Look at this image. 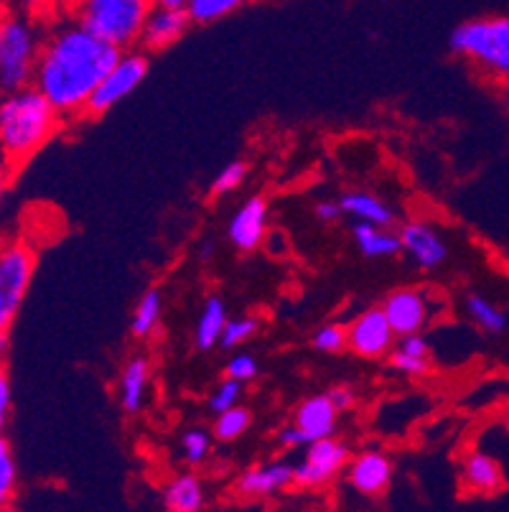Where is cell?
Instances as JSON below:
<instances>
[{
  "mask_svg": "<svg viewBox=\"0 0 509 512\" xmlns=\"http://www.w3.org/2000/svg\"><path fill=\"white\" fill-rule=\"evenodd\" d=\"M120 54L123 49L100 39L77 18L56 23L49 34H44L34 87L44 92L46 100L64 118H77L84 115L92 92L110 72L112 64L118 62Z\"/></svg>",
  "mask_w": 509,
  "mask_h": 512,
  "instance_id": "6da1fadb",
  "label": "cell"
},
{
  "mask_svg": "<svg viewBox=\"0 0 509 512\" xmlns=\"http://www.w3.org/2000/svg\"><path fill=\"white\" fill-rule=\"evenodd\" d=\"M64 115L34 85L0 95V153L16 169L28 164L62 128Z\"/></svg>",
  "mask_w": 509,
  "mask_h": 512,
  "instance_id": "7a4b0ae2",
  "label": "cell"
},
{
  "mask_svg": "<svg viewBox=\"0 0 509 512\" xmlns=\"http://www.w3.org/2000/svg\"><path fill=\"white\" fill-rule=\"evenodd\" d=\"M44 34L26 11H0V95L34 85Z\"/></svg>",
  "mask_w": 509,
  "mask_h": 512,
  "instance_id": "3957f363",
  "label": "cell"
},
{
  "mask_svg": "<svg viewBox=\"0 0 509 512\" xmlns=\"http://www.w3.org/2000/svg\"><path fill=\"white\" fill-rule=\"evenodd\" d=\"M451 49L497 82H509V16H482L461 23Z\"/></svg>",
  "mask_w": 509,
  "mask_h": 512,
  "instance_id": "277c9868",
  "label": "cell"
},
{
  "mask_svg": "<svg viewBox=\"0 0 509 512\" xmlns=\"http://www.w3.org/2000/svg\"><path fill=\"white\" fill-rule=\"evenodd\" d=\"M153 6V0H72V13L100 39L125 51L140 41Z\"/></svg>",
  "mask_w": 509,
  "mask_h": 512,
  "instance_id": "5b68a950",
  "label": "cell"
},
{
  "mask_svg": "<svg viewBox=\"0 0 509 512\" xmlns=\"http://www.w3.org/2000/svg\"><path fill=\"white\" fill-rule=\"evenodd\" d=\"M36 273V253L21 240L0 245V357L11 347V327Z\"/></svg>",
  "mask_w": 509,
  "mask_h": 512,
  "instance_id": "8992f818",
  "label": "cell"
},
{
  "mask_svg": "<svg viewBox=\"0 0 509 512\" xmlns=\"http://www.w3.org/2000/svg\"><path fill=\"white\" fill-rule=\"evenodd\" d=\"M146 74H148L146 54L125 49L123 54L118 57V62L112 64L110 72L102 77V82L97 85V90L92 92L84 115H90V118H100V115L110 113L112 107L118 105V102H123L128 95H133V92L143 85Z\"/></svg>",
  "mask_w": 509,
  "mask_h": 512,
  "instance_id": "52a82bcc",
  "label": "cell"
},
{
  "mask_svg": "<svg viewBox=\"0 0 509 512\" xmlns=\"http://www.w3.org/2000/svg\"><path fill=\"white\" fill-rule=\"evenodd\" d=\"M349 459H352V454H349V446L344 441L331 439V436L311 441L301 464L296 467V487L321 490L349 467Z\"/></svg>",
  "mask_w": 509,
  "mask_h": 512,
  "instance_id": "ba28073f",
  "label": "cell"
},
{
  "mask_svg": "<svg viewBox=\"0 0 509 512\" xmlns=\"http://www.w3.org/2000/svg\"><path fill=\"white\" fill-rule=\"evenodd\" d=\"M395 337L398 334L390 327V321L380 306V309L362 311L352 321V327L347 329V347L364 360H380L387 352H392Z\"/></svg>",
  "mask_w": 509,
  "mask_h": 512,
  "instance_id": "9c48e42d",
  "label": "cell"
},
{
  "mask_svg": "<svg viewBox=\"0 0 509 512\" xmlns=\"http://www.w3.org/2000/svg\"><path fill=\"white\" fill-rule=\"evenodd\" d=\"M382 311H385L387 321H390V327L395 329L398 337L423 332L433 316L431 299L423 291H418V288L392 291L385 299V304H382Z\"/></svg>",
  "mask_w": 509,
  "mask_h": 512,
  "instance_id": "30bf717a",
  "label": "cell"
},
{
  "mask_svg": "<svg viewBox=\"0 0 509 512\" xmlns=\"http://www.w3.org/2000/svg\"><path fill=\"white\" fill-rule=\"evenodd\" d=\"M347 479L352 490L364 497L385 495L392 482V462L390 456L382 451L370 449L362 454L352 456L347 467Z\"/></svg>",
  "mask_w": 509,
  "mask_h": 512,
  "instance_id": "8fae6325",
  "label": "cell"
},
{
  "mask_svg": "<svg viewBox=\"0 0 509 512\" xmlns=\"http://www.w3.org/2000/svg\"><path fill=\"white\" fill-rule=\"evenodd\" d=\"M191 18L186 8H168V6H153L148 13L143 34H140L138 44L146 51H163L168 46H174L176 41L184 39L189 31Z\"/></svg>",
  "mask_w": 509,
  "mask_h": 512,
  "instance_id": "7c38bea8",
  "label": "cell"
},
{
  "mask_svg": "<svg viewBox=\"0 0 509 512\" xmlns=\"http://www.w3.org/2000/svg\"><path fill=\"white\" fill-rule=\"evenodd\" d=\"M296 484V467L286 462H270L263 467H252L237 479L235 490L245 500H265L286 492Z\"/></svg>",
  "mask_w": 509,
  "mask_h": 512,
  "instance_id": "4fadbf2b",
  "label": "cell"
},
{
  "mask_svg": "<svg viewBox=\"0 0 509 512\" xmlns=\"http://www.w3.org/2000/svg\"><path fill=\"white\" fill-rule=\"evenodd\" d=\"M400 242H403V253L413 260V265H418L423 271H433V268H438L448 258L446 240L428 222L418 220L403 225Z\"/></svg>",
  "mask_w": 509,
  "mask_h": 512,
  "instance_id": "5bb4252c",
  "label": "cell"
},
{
  "mask_svg": "<svg viewBox=\"0 0 509 512\" xmlns=\"http://www.w3.org/2000/svg\"><path fill=\"white\" fill-rule=\"evenodd\" d=\"M268 232V202L263 197H252L242 204L230 222V240L242 253H252Z\"/></svg>",
  "mask_w": 509,
  "mask_h": 512,
  "instance_id": "9a60e30c",
  "label": "cell"
},
{
  "mask_svg": "<svg viewBox=\"0 0 509 512\" xmlns=\"http://www.w3.org/2000/svg\"><path fill=\"white\" fill-rule=\"evenodd\" d=\"M461 484L469 495L494 497L507 487L502 464L489 456L487 451H471L461 467Z\"/></svg>",
  "mask_w": 509,
  "mask_h": 512,
  "instance_id": "2e32d148",
  "label": "cell"
},
{
  "mask_svg": "<svg viewBox=\"0 0 509 512\" xmlns=\"http://www.w3.org/2000/svg\"><path fill=\"white\" fill-rule=\"evenodd\" d=\"M336 406L329 400V395H311L296 408V416H293V426L298 428L306 439V446L311 441L326 439V436H334L336 431Z\"/></svg>",
  "mask_w": 509,
  "mask_h": 512,
  "instance_id": "e0dca14e",
  "label": "cell"
},
{
  "mask_svg": "<svg viewBox=\"0 0 509 512\" xmlns=\"http://www.w3.org/2000/svg\"><path fill=\"white\" fill-rule=\"evenodd\" d=\"M352 235L364 258H392V255H398L403 250L400 232H392L390 227L354 222Z\"/></svg>",
  "mask_w": 509,
  "mask_h": 512,
  "instance_id": "ac0fdd59",
  "label": "cell"
},
{
  "mask_svg": "<svg viewBox=\"0 0 509 512\" xmlns=\"http://www.w3.org/2000/svg\"><path fill=\"white\" fill-rule=\"evenodd\" d=\"M392 367L408 377H423L431 370V347H428L426 337L418 334H405L400 342L392 347L390 357Z\"/></svg>",
  "mask_w": 509,
  "mask_h": 512,
  "instance_id": "d6986e66",
  "label": "cell"
},
{
  "mask_svg": "<svg viewBox=\"0 0 509 512\" xmlns=\"http://www.w3.org/2000/svg\"><path fill=\"white\" fill-rule=\"evenodd\" d=\"M151 385V362L146 357H133L120 375V406L128 413H138L146 403Z\"/></svg>",
  "mask_w": 509,
  "mask_h": 512,
  "instance_id": "ffe728a7",
  "label": "cell"
},
{
  "mask_svg": "<svg viewBox=\"0 0 509 512\" xmlns=\"http://www.w3.org/2000/svg\"><path fill=\"white\" fill-rule=\"evenodd\" d=\"M204 484L194 474H179L163 490V507L171 512H199L204 507Z\"/></svg>",
  "mask_w": 509,
  "mask_h": 512,
  "instance_id": "44dd1931",
  "label": "cell"
},
{
  "mask_svg": "<svg viewBox=\"0 0 509 512\" xmlns=\"http://www.w3.org/2000/svg\"><path fill=\"white\" fill-rule=\"evenodd\" d=\"M344 214H349L354 222H370V225L390 227L395 222V212L382 202L380 197L370 192H349L342 197Z\"/></svg>",
  "mask_w": 509,
  "mask_h": 512,
  "instance_id": "7402d4cb",
  "label": "cell"
},
{
  "mask_svg": "<svg viewBox=\"0 0 509 512\" xmlns=\"http://www.w3.org/2000/svg\"><path fill=\"white\" fill-rule=\"evenodd\" d=\"M224 324H227V306L219 296H209L207 304H204L199 321H196L194 329V342L199 349H212L217 347L219 339H222Z\"/></svg>",
  "mask_w": 509,
  "mask_h": 512,
  "instance_id": "603a6c76",
  "label": "cell"
},
{
  "mask_svg": "<svg viewBox=\"0 0 509 512\" xmlns=\"http://www.w3.org/2000/svg\"><path fill=\"white\" fill-rule=\"evenodd\" d=\"M466 314H469V319L474 321L476 327L487 334H502L509 324L507 314L497 304H492L487 296H482V293H469Z\"/></svg>",
  "mask_w": 509,
  "mask_h": 512,
  "instance_id": "cb8c5ba5",
  "label": "cell"
},
{
  "mask_svg": "<svg viewBox=\"0 0 509 512\" xmlns=\"http://www.w3.org/2000/svg\"><path fill=\"white\" fill-rule=\"evenodd\" d=\"M161 309H163V301H161V293L156 288H148L140 301L135 304L133 311V321H130V329L138 339H148L153 332L158 329V321H161Z\"/></svg>",
  "mask_w": 509,
  "mask_h": 512,
  "instance_id": "d4e9b609",
  "label": "cell"
},
{
  "mask_svg": "<svg viewBox=\"0 0 509 512\" xmlns=\"http://www.w3.org/2000/svg\"><path fill=\"white\" fill-rule=\"evenodd\" d=\"M18 497V462L16 451L6 434H0V510L13 507Z\"/></svg>",
  "mask_w": 509,
  "mask_h": 512,
  "instance_id": "484cf974",
  "label": "cell"
},
{
  "mask_svg": "<svg viewBox=\"0 0 509 512\" xmlns=\"http://www.w3.org/2000/svg\"><path fill=\"white\" fill-rule=\"evenodd\" d=\"M247 3L250 0H189L186 13H189L191 23H196V26H209V23H217L237 13Z\"/></svg>",
  "mask_w": 509,
  "mask_h": 512,
  "instance_id": "4316f807",
  "label": "cell"
},
{
  "mask_svg": "<svg viewBox=\"0 0 509 512\" xmlns=\"http://www.w3.org/2000/svg\"><path fill=\"white\" fill-rule=\"evenodd\" d=\"M250 411L242 406L227 408V411L217 413V423H214V436L219 441H235L245 434L247 428H250Z\"/></svg>",
  "mask_w": 509,
  "mask_h": 512,
  "instance_id": "83f0119b",
  "label": "cell"
},
{
  "mask_svg": "<svg viewBox=\"0 0 509 512\" xmlns=\"http://www.w3.org/2000/svg\"><path fill=\"white\" fill-rule=\"evenodd\" d=\"M258 327H260L258 319H252V316H237V319H227L222 339H219V347H224V349L242 347V344L250 342V339L258 334Z\"/></svg>",
  "mask_w": 509,
  "mask_h": 512,
  "instance_id": "f1b7e54d",
  "label": "cell"
},
{
  "mask_svg": "<svg viewBox=\"0 0 509 512\" xmlns=\"http://www.w3.org/2000/svg\"><path fill=\"white\" fill-rule=\"evenodd\" d=\"M209 451H212V439L202 428L186 431L181 436V454H184L186 464H202L209 456Z\"/></svg>",
  "mask_w": 509,
  "mask_h": 512,
  "instance_id": "f546056e",
  "label": "cell"
},
{
  "mask_svg": "<svg viewBox=\"0 0 509 512\" xmlns=\"http://www.w3.org/2000/svg\"><path fill=\"white\" fill-rule=\"evenodd\" d=\"M240 398H242V383L235 380V377H224L222 383L214 388L212 398H209V408L214 413H222L227 408H235L240 406Z\"/></svg>",
  "mask_w": 509,
  "mask_h": 512,
  "instance_id": "4dcf8cb0",
  "label": "cell"
},
{
  "mask_svg": "<svg viewBox=\"0 0 509 512\" xmlns=\"http://www.w3.org/2000/svg\"><path fill=\"white\" fill-rule=\"evenodd\" d=\"M247 179V164L245 161H232V164L224 166L212 181V194H230L235 189H240L242 181Z\"/></svg>",
  "mask_w": 509,
  "mask_h": 512,
  "instance_id": "1f68e13d",
  "label": "cell"
},
{
  "mask_svg": "<svg viewBox=\"0 0 509 512\" xmlns=\"http://www.w3.org/2000/svg\"><path fill=\"white\" fill-rule=\"evenodd\" d=\"M314 347L324 355H336L347 347V329L339 327V324H326L319 332L314 334Z\"/></svg>",
  "mask_w": 509,
  "mask_h": 512,
  "instance_id": "d6a6232c",
  "label": "cell"
},
{
  "mask_svg": "<svg viewBox=\"0 0 509 512\" xmlns=\"http://www.w3.org/2000/svg\"><path fill=\"white\" fill-rule=\"evenodd\" d=\"M11 411H13L11 375H8L6 362H3V357H0V434L6 431L8 421H11Z\"/></svg>",
  "mask_w": 509,
  "mask_h": 512,
  "instance_id": "836d02e7",
  "label": "cell"
},
{
  "mask_svg": "<svg viewBox=\"0 0 509 512\" xmlns=\"http://www.w3.org/2000/svg\"><path fill=\"white\" fill-rule=\"evenodd\" d=\"M224 375L235 377V380H240V383H247V380H252V377L258 375V362H255V357L252 355L237 352V355L227 362V367H224Z\"/></svg>",
  "mask_w": 509,
  "mask_h": 512,
  "instance_id": "e575fe53",
  "label": "cell"
},
{
  "mask_svg": "<svg viewBox=\"0 0 509 512\" xmlns=\"http://www.w3.org/2000/svg\"><path fill=\"white\" fill-rule=\"evenodd\" d=\"M13 176H16V166H13L11 161L0 153V209H3L8 192H11Z\"/></svg>",
  "mask_w": 509,
  "mask_h": 512,
  "instance_id": "d590c367",
  "label": "cell"
},
{
  "mask_svg": "<svg viewBox=\"0 0 509 512\" xmlns=\"http://www.w3.org/2000/svg\"><path fill=\"white\" fill-rule=\"evenodd\" d=\"M21 3V11H26L28 16L41 18V16H49L54 13V8L62 3V0H18Z\"/></svg>",
  "mask_w": 509,
  "mask_h": 512,
  "instance_id": "8d00e7d4",
  "label": "cell"
},
{
  "mask_svg": "<svg viewBox=\"0 0 509 512\" xmlns=\"http://www.w3.org/2000/svg\"><path fill=\"white\" fill-rule=\"evenodd\" d=\"M329 400L336 406V411H349V408L354 406V400H357V395H354L352 388H347V385H339V388H331L329 393Z\"/></svg>",
  "mask_w": 509,
  "mask_h": 512,
  "instance_id": "74e56055",
  "label": "cell"
},
{
  "mask_svg": "<svg viewBox=\"0 0 509 512\" xmlns=\"http://www.w3.org/2000/svg\"><path fill=\"white\" fill-rule=\"evenodd\" d=\"M342 214H344L342 202H329V199H326V202L316 204V217H319V220H324V222L339 220Z\"/></svg>",
  "mask_w": 509,
  "mask_h": 512,
  "instance_id": "f35d334b",
  "label": "cell"
},
{
  "mask_svg": "<svg viewBox=\"0 0 509 512\" xmlns=\"http://www.w3.org/2000/svg\"><path fill=\"white\" fill-rule=\"evenodd\" d=\"M278 441H280V444H283V446H288V449H296V446L306 444V439H303V434H301V431H298L296 426H293V423H291V426L283 428V431H280Z\"/></svg>",
  "mask_w": 509,
  "mask_h": 512,
  "instance_id": "ab89813d",
  "label": "cell"
},
{
  "mask_svg": "<svg viewBox=\"0 0 509 512\" xmlns=\"http://www.w3.org/2000/svg\"><path fill=\"white\" fill-rule=\"evenodd\" d=\"M156 6H168V8H186L189 0H153Z\"/></svg>",
  "mask_w": 509,
  "mask_h": 512,
  "instance_id": "60d3db41",
  "label": "cell"
},
{
  "mask_svg": "<svg viewBox=\"0 0 509 512\" xmlns=\"http://www.w3.org/2000/svg\"><path fill=\"white\" fill-rule=\"evenodd\" d=\"M502 102H504V110H507V115H509V82L504 85V90H502Z\"/></svg>",
  "mask_w": 509,
  "mask_h": 512,
  "instance_id": "b9f144b4",
  "label": "cell"
},
{
  "mask_svg": "<svg viewBox=\"0 0 509 512\" xmlns=\"http://www.w3.org/2000/svg\"><path fill=\"white\" fill-rule=\"evenodd\" d=\"M507 428H509V413H507Z\"/></svg>",
  "mask_w": 509,
  "mask_h": 512,
  "instance_id": "7bdbcfd3",
  "label": "cell"
}]
</instances>
